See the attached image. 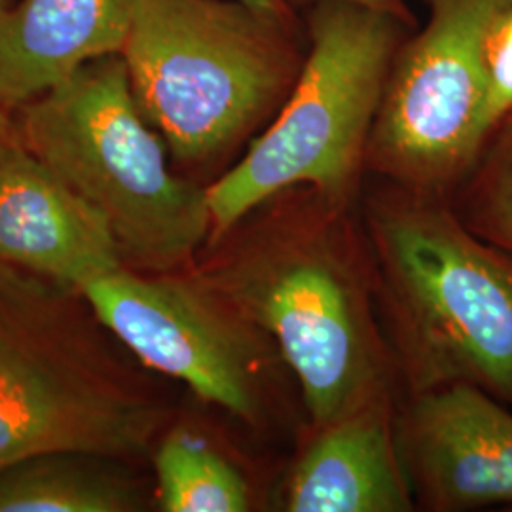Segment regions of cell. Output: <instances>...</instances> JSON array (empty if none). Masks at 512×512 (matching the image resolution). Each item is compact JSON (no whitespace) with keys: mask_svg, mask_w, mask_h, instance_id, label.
I'll return each instance as SVG.
<instances>
[{"mask_svg":"<svg viewBox=\"0 0 512 512\" xmlns=\"http://www.w3.org/2000/svg\"><path fill=\"white\" fill-rule=\"evenodd\" d=\"M80 294L95 321L148 368L241 421H262L281 357L272 340L202 275L147 274L124 266Z\"/></svg>","mask_w":512,"mask_h":512,"instance_id":"ba28073f","label":"cell"},{"mask_svg":"<svg viewBox=\"0 0 512 512\" xmlns=\"http://www.w3.org/2000/svg\"><path fill=\"white\" fill-rule=\"evenodd\" d=\"M351 203L294 186L198 274L274 344L313 429L382 397L397 374Z\"/></svg>","mask_w":512,"mask_h":512,"instance_id":"6da1fadb","label":"cell"},{"mask_svg":"<svg viewBox=\"0 0 512 512\" xmlns=\"http://www.w3.org/2000/svg\"><path fill=\"white\" fill-rule=\"evenodd\" d=\"M158 503L165 512H245L251 490L238 469L207 440L177 429L156 454Z\"/></svg>","mask_w":512,"mask_h":512,"instance_id":"5bb4252c","label":"cell"},{"mask_svg":"<svg viewBox=\"0 0 512 512\" xmlns=\"http://www.w3.org/2000/svg\"><path fill=\"white\" fill-rule=\"evenodd\" d=\"M317 2H329V0H289V4L293 6L294 10H302V8L308 10L310 6L317 4ZM334 2H349V4H357V6H365V8L393 14V16L404 19L412 25L418 23L414 14H412V10L408 8V4L404 0H334Z\"/></svg>","mask_w":512,"mask_h":512,"instance_id":"e0dca14e","label":"cell"},{"mask_svg":"<svg viewBox=\"0 0 512 512\" xmlns=\"http://www.w3.org/2000/svg\"><path fill=\"white\" fill-rule=\"evenodd\" d=\"M304 23L239 0H133L122 57L175 162L215 164L274 120L304 65Z\"/></svg>","mask_w":512,"mask_h":512,"instance_id":"3957f363","label":"cell"},{"mask_svg":"<svg viewBox=\"0 0 512 512\" xmlns=\"http://www.w3.org/2000/svg\"><path fill=\"white\" fill-rule=\"evenodd\" d=\"M376 298L410 395L473 384L512 406V256L450 200L385 183L365 202Z\"/></svg>","mask_w":512,"mask_h":512,"instance_id":"7a4b0ae2","label":"cell"},{"mask_svg":"<svg viewBox=\"0 0 512 512\" xmlns=\"http://www.w3.org/2000/svg\"><path fill=\"white\" fill-rule=\"evenodd\" d=\"M133 0H18L0 12V105L23 107L80 67L122 54Z\"/></svg>","mask_w":512,"mask_h":512,"instance_id":"7c38bea8","label":"cell"},{"mask_svg":"<svg viewBox=\"0 0 512 512\" xmlns=\"http://www.w3.org/2000/svg\"><path fill=\"white\" fill-rule=\"evenodd\" d=\"M484 78L480 137L486 145L495 129L512 114V4L490 31L484 54Z\"/></svg>","mask_w":512,"mask_h":512,"instance_id":"2e32d148","label":"cell"},{"mask_svg":"<svg viewBox=\"0 0 512 512\" xmlns=\"http://www.w3.org/2000/svg\"><path fill=\"white\" fill-rule=\"evenodd\" d=\"M12 2H14V0H0V12H2V10H6Z\"/></svg>","mask_w":512,"mask_h":512,"instance_id":"ffe728a7","label":"cell"},{"mask_svg":"<svg viewBox=\"0 0 512 512\" xmlns=\"http://www.w3.org/2000/svg\"><path fill=\"white\" fill-rule=\"evenodd\" d=\"M429 19L395 55L366 150L385 183L450 200L480 150L484 54L512 0H425Z\"/></svg>","mask_w":512,"mask_h":512,"instance_id":"52a82bcc","label":"cell"},{"mask_svg":"<svg viewBox=\"0 0 512 512\" xmlns=\"http://www.w3.org/2000/svg\"><path fill=\"white\" fill-rule=\"evenodd\" d=\"M450 203L475 236L512 256V114L490 135Z\"/></svg>","mask_w":512,"mask_h":512,"instance_id":"9a60e30c","label":"cell"},{"mask_svg":"<svg viewBox=\"0 0 512 512\" xmlns=\"http://www.w3.org/2000/svg\"><path fill=\"white\" fill-rule=\"evenodd\" d=\"M19 141L109 222L124 262L184 272L211 238L207 186L169 167L120 54L80 67L21 107Z\"/></svg>","mask_w":512,"mask_h":512,"instance_id":"277c9868","label":"cell"},{"mask_svg":"<svg viewBox=\"0 0 512 512\" xmlns=\"http://www.w3.org/2000/svg\"><path fill=\"white\" fill-rule=\"evenodd\" d=\"M289 512H408L416 499L397 440L391 397L313 429L283 482Z\"/></svg>","mask_w":512,"mask_h":512,"instance_id":"8fae6325","label":"cell"},{"mask_svg":"<svg viewBox=\"0 0 512 512\" xmlns=\"http://www.w3.org/2000/svg\"><path fill=\"white\" fill-rule=\"evenodd\" d=\"M239 2L255 8L258 12H264L272 18L281 19L285 23H293V25L304 23V19L300 18L298 10H294L289 0H239Z\"/></svg>","mask_w":512,"mask_h":512,"instance_id":"ac0fdd59","label":"cell"},{"mask_svg":"<svg viewBox=\"0 0 512 512\" xmlns=\"http://www.w3.org/2000/svg\"><path fill=\"white\" fill-rule=\"evenodd\" d=\"M304 29L308 50L293 90L238 164L211 186L217 243L256 207L294 186L351 203L395 55L416 25L349 2H317Z\"/></svg>","mask_w":512,"mask_h":512,"instance_id":"5b68a950","label":"cell"},{"mask_svg":"<svg viewBox=\"0 0 512 512\" xmlns=\"http://www.w3.org/2000/svg\"><path fill=\"white\" fill-rule=\"evenodd\" d=\"M109 461L78 452L18 461L0 471V512L141 511V492Z\"/></svg>","mask_w":512,"mask_h":512,"instance_id":"4fadbf2b","label":"cell"},{"mask_svg":"<svg viewBox=\"0 0 512 512\" xmlns=\"http://www.w3.org/2000/svg\"><path fill=\"white\" fill-rule=\"evenodd\" d=\"M19 143L18 126L12 122L8 109L0 105V158Z\"/></svg>","mask_w":512,"mask_h":512,"instance_id":"d6986e66","label":"cell"},{"mask_svg":"<svg viewBox=\"0 0 512 512\" xmlns=\"http://www.w3.org/2000/svg\"><path fill=\"white\" fill-rule=\"evenodd\" d=\"M74 294L0 262V471L52 452L135 458L164 423Z\"/></svg>","mask_w":512,"mask_h":512,"instance_id":"8992f818","label":"cell"},{"mask_svg":"<svg viewBox=\"0 0 512 512\" xmlns=\"http://www.w3.org/2000/svg\"><path fill=\"white\" fill-rule=\"evenodd\" d=\"M0 262L76 293L126 266L105 217L21 141L0 158Z\"/></svg>","mask_w":512,"mask_h":512,"instance_id":"30bf717a","label":"cell"},{"mask_svg":"<svg viewBox=\"0 0 512 512\" xmlns=\"http://www.w3.org/2000/svg\"><path fill=\"white\" fill-rule=\"evenodd\" d=\"M414 499L427 511L512 503V414L473 384L416 393L397 418Z\"/></svg>","mask_w":512,"mask_h":512,"instance_id":"9c48e42d","label":"cell"}]
</instances>
